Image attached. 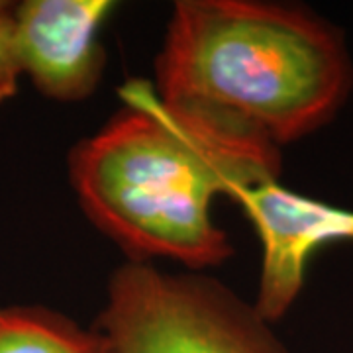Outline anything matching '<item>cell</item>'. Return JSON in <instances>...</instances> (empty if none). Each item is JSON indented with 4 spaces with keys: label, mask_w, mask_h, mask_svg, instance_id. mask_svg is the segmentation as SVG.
<instances>
[{
    "label": "cell",
    "mask_w": 353,
    "mask_h": 353,
    "mask_svg": "<svg viewBox=\"0 0 353 353\" xmlns=\"http://www.w3.org/2000/svg\"><path fill=\"white\" fill-rule=\"evenodd\" d=\"M110 0H24L14 4L12 43L20 75L43 97L81 102L101 83V32Z\"/></svg>",
    "instance_id": "obj_5"
},
{
    "label": "cell",
    "mask_w": 353,
    "mask_h": 353,
    "mask_svg": "<svg viewBox=\"0 0 353 353\" xmlns=\"http://www.w3.org/2000/svg\"><path fill=\"white\" fill-rule=\"evenodd\" d=\"M120 94L124 106L69 155L81 208L134 261L165 257L194 271L224 263L232 245L212 202L277 179L281 150L167 104L145 81Z\"/></svg>",
    "instance_id": "obj_1"
},
{
    "label": "cell",
    "mask_w": 353,
    "mask_h": 353,
    "mask_svg": "<svg viewBox=\"0 0 353 353\" xmlns=\"http://www.w3.org/2000/svg\"><path fill=\"white\" fill-rule=\"evenodd\" d=\"M250 218L261 240V275L255 310L269 324L287 314L303 289L310 257L334 241L353 240V210L308 199L261 181L230 192Z\"/></svg>",
    "instance_id": "obj_4"
},
{
    "label": "cell",
    "mask_w": 353,
    "mask_h": 353,
    "mask_svg": "<svg viewBox=\"0 0 353 353\" xmlns=\"http://www.w3.org/2000/svg\"><path fill=\"white\" fill-rule=\"evenodd\" d=\"M0 353H114L99 328L43 306H0Z\"/></svg>",
    "instance_id": "obj_6"
},
{
    "label": "cell",
    "mask_w": 353,
    "mask_h": 353,
    "mask_svg": "<svg viewBox=\"0 0 353 353\" xmlns=\"http://www.w3.org/2000/svg\"><path fill=\"white\" fill-rule=\"evenodd\" d=\"M155 92L283 148L338 112L352 88L341 34L308 10L253 0H183L155 61Z\"/></svg>",
    "instance_id": "obj_2"
},
{
    "label": "cell",
    "mask_w": 353,
    "mask_h": 353,
    "mask_svg": "<svg viewBox=\"0 0 353 353\" xmlns=\"http://www.w3.org/2000/svg\"><path fill=\"white\" fill-rule=\"evenodd\" d=\"M114 353H289L271 324L224 285L130 259L94 324Z\"/></svg>",
    "instance_id": "obj_3"
},
{
    "label": "cell",
    "mask_w": 353,
    "mask_h": 353,
    "mask_svg": "<svg viewBox=\"0 0 353 353\" xmlns=\"http://www.w3.org/2000/svg\"><path fill=\"white\" fill-rule=\"evenodd\" d=\"M12 10L14 4L0 0V102L12 99L22 77L14 53Z\"/></svg>",
    "instance_id": "obj_7"
}]
</instances>
